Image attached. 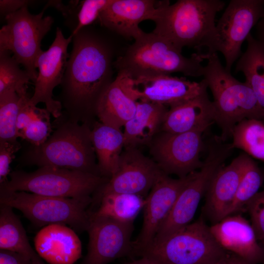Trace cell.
Returning a JSON list of instances; mask_svg holds the SVG:
<instances>
[{"label": "cell", "instance_id": "d4e9b609", "mask_svg": "<svg viewBox=\"0 0 264 264\" xmlns=\"http://www.w3.org/2000/svg\"><path fill=\"white\" fill-rule=\"evenodd\" d=\"M91 131L100 175L110 179L117 170L122 149L124 147L123 132L115 128L95 121Z\"/></svg>", "mask_w": 264, "mask_h": 264}, {"label": "cell", "instance_id": "6da1fadb", "mask_svg": "<svg viewBox=\"0 0 264 264\" xmlns=\"http://www.w3.org/2000/svg\"><path fill=\"white\" fill-rule=\"evenodd\" d=\"M111 33L91 25L72 36L58 100L67 118L90 126L96 116L99 98L115 79L113 63L118 56Z\"/></svg>", "mask_w": 264, "mask_h": 264}, {"label": "cell", "instance_id": "836d02e7", "mask_svg": "<svg viewBox=\"0 0 264 264\" xmlns=\"http://www.w3.org/2000/svg\"><path fill=\"white\" fill-rule=\"evenodd\" d=\"M50 114L46 108L41 109L39 113L19 134V137L26 140L33 146H38L44 143L52 132Z\"/></svg>", "mask_w": 264, "mask_h": 264}, {"label": "cell", "instance_id": "9a60e30c", "mask_svg": "<svg viewBox=\"0 0 264 264\" xmlns=\"http://www.w3.org/2000/svg\"><path fill=\"white\" fill-rule=\"evenodd\" d=\"M163 173L153 159L144 155L136 148H125L117 171L94 194L92 203L97 204L103 196L111 193L145 197Z\"/></svg>", "mask_w": 264, "mask_h": 264}, {"label": "cell", "instance_id": "3957f363", "mask_svg": "<svg viewBox=\"0 0 264 264\" xmlns=\"http://www.w3.org/2000/svg\"><path fill=\"white\" fill-rule=\"evenodd\" d=\"M204 60L202 53L185 57L165 39L144 32L116 58L113 66L117 73L132 79L175 72L198 77L202 76Z\"/></svg>", "mask_w": 264, "mask_h": 264}, {"label": "cell", "instance_id": "5b68a950", "mask_svg": "<svg viewBox=\"0 0 264 264\" xmlns=\"http://www.w3.org/2000/svg\"><path fill=\"white\" fill-rule=\"evenodd\" d=\"M66 118L44 143L32 146L21 159L40 167L51 166L101 176L96 162L90 127Z\"/></svg>", "mask_w": 264, "mask_h": 264}, {"label": "cell", "instance_id": "7a4b0ae2", "mask_svg": "<svg viewBox=\"0 0 264 264\" xmlns=\"http://www.w3.org/2000/svg\"><path fill=\"white\" fill-rule=\"evenodd\" d=\"M225 2L220 0L158 1L150 20L155 26L152 32L165 39L182 52L185 47L200 49L213 33L216 16Z\"/></svg>", "mask_w": 264, "mask_h": 264}, {"label": "cell", "instance_id": "44dd1931", "mask_svg": "<svg viewBox=\"0 0 264 264\" xmlns=\"http://www.w3.org/2000/svg\"><path fill=\"white\" fill-rule=\"evenodd\" d=\"M36 252L49 264H74L82 256V243L75 231L63 224L42 227L34 238Z\"/></svg>", "mask_w": 264, "mask_h": 264}, {"label": "cell", "instance_id": "603a6c76", "mask_svg": "<svg viewBox=\"0 0 264 264\" xmlns=\"http://www.w3.org/2000/svg\"><path fill=\"white\" fill-rule=\"evenodd\" d=\"M168 110L163 105L137 101L134 116L124 126V147L150 143L161 129Z\"/></svg>", "mask_w": 264, "mask_h": 264}, {"label": "cell", "instance_id": "8992f818", "mask_svg": "<svg viewBox=\"0 0 264 264\" xmlns=\"http://www.w3.org/2000/svg\"><path fill=\"white\" fill-rule=\"evenodd\" d=\"M228 253L201 218L152 243L137 256L155 264H213L226 258Z\"/></svg>", "mask_w": 264, "mask_h": 264}, {"label": "cell", "instance_id": "f35d334b", "mask_svg": "<svg viewBox=\"0 0 264 264\" xmlns=\"http://www.w3.org/2000/svg\"><path fill=\"white\" fill-rule=\"evenodd\" d=\"M264 44V15L256 24V38Z\"/></svg>", "mask_w": 264, "mask_h": 264}, {"label": "cell", "instance_id": "74e56055", "mask_svg": "<svg viewBox=\"0 0 264 264\" xmlns=\"http://www.w3.org/2000/svg\"><path fill=\"white\" fill-rule=\"evenodd\" d=\"M0 264H34L26 257L12 251L0 249Z\"/></svg>", "mask_w": 264, "mask_h": 264}, {"label": "cell", "instance_id": "30bf717a", "mask_svg": "<svg viewBox=\"0 0 264 264\" xmlns=\"http://www.w3.org/2000/svg\"><path fill=\"white\" fill-rule=\"evenodd\" d=\"M45 10L44 8L39 14H32L28 7H24L6 16V24L0 30V51L12 53L34 83L38 73L36 60L43 51L41 42L54 22L52 17H44Z\"/></svg>", "mask_w": 264, "mask_h": 264}, {"label": "cell", "instance_id": "e0dca14e", "mask_svg": "<svg viewBox=\"0 0 264 264\" xmlns=\"http://www.w3.org/2000/svg\"><path fill=\"white\" fill-rule=\"evenodd\" d=\"M193 173L183 177L173 178L163 173L146 197L143 221L140 232L133 242L132 255L137 256L153 242L178 195L189 181Z\"/></svg>", "mask_w": 264, "mask_h": 264}, {"label": "cell", "instance_id": "d6986e66", "mask_svg": "<svg viewBox=\"0 0 264 264\" xmlns=\"http://www.w3.org/2000/svg\"><path fill=\"white\" fill-rule=\"evenodd\" d=\"M247 154L242 153L215 174L205 193L204 216L213 224L229 215L243 172Z\"/></svg>", "mask_w": 264, "mask_h": 264}, {"label": "cell", "instance_id": "7bdbcfd3", "mask_svg": "<svg viewBox=\"0 0 264 264\" xmlns=\"http://www.w3.org/2000/svg\"><path fill=\"white\" fill-rule=\"evenodd\" d=\"M261 245L262 247V248H263V253H264V258H263V262L262 263V264H264V240L263 241H261Z\"/></svg>", "mask_w": 264, "mask_h": 264}, {"label": "cell", "instance_id": "ba28073f", "mask_svg": "<svg viewBox=\"0 0 264 264\" xmlns=\"http://www.w3.org/2000/svg\"><path fill=\"white\" fill-rule=\"evenodd\" d=\"M92 203L91 197L81 199L58 198L24 191L0 190V204L20 210L38 227L63 224L79 232L87 231L90 218L88 207Z\"/></svg>", "mask_w": 264, "mask_h": 264}, {"label": "cell", "instance_id": "5bb4252c", "mask_svg": "<svg viewBox=\"0 0 264 264\" xmlns=\"http://www.w3.org/2000/svg\"><path fill=\"white\" fill-rule=\"evenodd\" d=\"M126 93L136 101L152 102L172 108L198 95L205 85L184 77L158 75L132 79L117 73Z\"/></svg>", "mask_w": 264, "mask_h": 264}, {"label": "cell", "instance_id": "277c9868", "mask_svg": "<svg viewBox=\"0 0 264 264\" xmlns=\"http://www.w3.org/2000/svg\"><path fill=\"white\" fill-rule=\"evenodd\" d=\"M207 60L202 76L213 95L214 121L221 130L225 142L232 137L235 126L245 119L263 120V113L249 85L235 79L226 70L217 53H202Z\"/></svg>", "mask_w": 264, "mask_h": 264}, {"label": "cell", "instance_id": "1f68e13d", "mask_svg": "<svg viewBox=\"0 0 264 264\" xmlns=\"http://www.w3.org/2000/svg\"><path fill=\"white\" fill-rule=\"evenodd\" d=\"M19 65L10 51H0V95L9 91L18 94L27 88L31 78Z\"/></svg>", "mask_w": 264, "mask_h": 264}, {"label": "cell", "instance_id": "2e32d148", "mask_svg": "<svg viewBox=\"0 0 264 264\" xmlns=\"http://www.w3.org/2000/svg\"><path fill=\"white\" fill-rule=\"evenodd\" d=\"M72 40L70 35L65 38L61 29L57 27L54 40L46 51L40 54L36 62L39 72L29 102L35 106L44 103L46 109L56 118L62 116L63 108L58 100L53 99V91L61 84L69 56L67 47Z\"/></svg>", "mask_w": 264, "mask_h": 264}, {"label": "cell", "instance_id": "7402d4cb", "mask_svg": "<svg viewBox=\"0 0 264 264\" xmlns=\"http://www.w3.org/2000/svg\"><path fill=\"white\" fill-rule=\"evenodd\" d=\"M207 86L195 97L176 106L166 112L161 131L178 133L192 131L205 124L214 123V108L208 97Z\"/></svg>", "mask_w": 264, "mask_h": 264}, {"label": "cell", "instance_id": "ab89813d", "mask_svg": "<svg viewBox=\"0 0 264 264\" xmlns=\"http://www.w3.org/2000/svg\"><path fill=\"white\" fill-rule=\"evenodd\" d=\"M226 264H249L234 254L229 252L226 259Z\"/></svg>", "mask_w": 264, "mask_h": 264}, {"label": "cell", "instance_id": "ac0fdd59", "mask_svg": "<svg viewBox=\"0 0 264 264\" xmlns=\"http://www.w3.org/2000/svg\"><path fill=\"white\" fill-rule=\"evenodd\" d=\"M214 238L225 250L249 264H262L264 253L251 223L239 214L229 215L210 226Z\"/></svg>", "mask_w": 264, "mask_h": 264}, {"label": "cell", "instance_id": "484cf974", "mask_svg": "<svg viewBox=\"0 0 264 264\" xmlns=\"http://www.w3.org/2000/svg\"><path fill=\"white\" fill-rule=\"evenodd\" d=\"M0 249L21 254L34 264H45L30 244L22 223L13 208L2 204H0Z\"/></svg>", "mask_w": 264, "mask_h": 264}, {"label": "cell", "instance_id": "9c48e42d", "mask_svg": "<svg viewBox=\"0 0 264 264\" xmlns=\"http://www.w3.org/2000/svg\"><path fill=\"white\" fill-rule=\"evenodd\" d=\"M233 149L231 143H225L219 136H215L210 139L203 165L199 171L193 173L191 178L178 195L169 215L158 229L153 243L164 240L190 223L213 176L231 155Z\"/></svg>", "mask_w": 264, "mask_h": 264}, {"label": "cell", "instance_id": "4316f807", "mask_svg": "<svg viewBox=\"0 0 264 264\" xmlns=\"http://www.w3.org/2000/svg\"><path fill=\"white\" fill-rule=\"evenodd\" d=\"M246 51L236 65V72H242L253 90L263 113L264 121V44L250 34Z\"/></svg>", "mask_w": 264, "mask_h": 264}, {"label": "cell", "instance_id": "d6a6232c", "mask_svg": "<svg viewBox=\"0 0 264 264\" xmlns=\"http://www.w3.org/2000/svg\"><path fill=\"white\" fill-rule=\"evenodd\" d=\"M19 104L20 96L16 92L0 95V142L17 141L16 124Z\"/></svg>", "mask_w": 264, "mask_h": 264}, {"label": "cell", "instance_id": "7c38bea8", "mask_svg": "<svg viewBox=\"0 0 264 264\" xmlns=\"http://www.w3.org/2000/svg\"><path fill=\"white\" fill-rule=\"evenodd\" d=\"M213 123L182 133L161 131L150 143L153 160L168 175L174 174L180 178L197 171L203 164L200 160L204 147L202 134Z\"/></svg>", "mask_w": 264, "mask_h": 264}, {"label": "cell", "instance_id": "4dcf8cb0", "mask_svg": "<svg viewBox=\"0 0 264 264\" xmlns=\"http://www.w3.org/2000/svg\"><path fill=\"white\" fill-rule=\"evenodd\" d=\"M263 180L264 176L261 169L251 157L247 154L243 172L229 215L237 214L245 208L249 201L259 192Z\"/></svg>", "mask_w": 264, "mask_h": 264}, {"label": "cell", "instance_id": "ffe728a7", "mask_svg": "<svg viewBox=\"0 0 264 264\" xmlns=\"http://www.w3.org/2000/svg\"><path fill=\"white\" fill-rule=\"evenodd\" d=\"M158 2L154 0H112L97 22L112 33L135 40L144 32L139 23L150 19Z\"/></svg>", "mask_w": 264, "mask_h": 264}, {"label": "cell", "instance_id": "cb8c5ba5", "mask_svg": "<svg viewBox=\"0 0 264 264\" xmlns=\"http://www.w3.org/2000/svg\"><path fill=\"white\" fill-rule=\"evenodd\" d=\"M136 107L137 101L126 93L117 75L99 98L95 115L101 123L120 129L134 116Z\"/></svg>", "mask_w": 264, "mask_h": 264}, {"label": "cell", "instance_id": "60d3db41", "mask_svg": "<svg viewBox=\"0 0 264 264\" xmlns=\"http://www.w3.org/2000/svg\"><path fill=\"white\" fill-rule=\"evenodd\" d=\"M123 264H155L146 257H142L139 259Z\"/></svg>", "mask_w": 264, "mask_h": 264}, {"label": "cell", "instance_id": "8d00e7d4", "mask_svg": "<svg viewBox=\"0 0 264 264\" xmlns=\"http://www.w3.org/2000/svg\"><path fill=\"white\" fill-rule=\"evenodd\" d=\"M34 2L26 0H0V17L4 18L8 15L14 13L24 7H28Z\"/></svg>", "mask_w": 264, "mask_h": 264}, {"label": "cell", "instance_id": "83f0119b", "mask_svg": "<svg viewBox=\"0 0 264 264\" xmlns=\"http://www.w3.org/2000/svg\"><path fill=\"white\" fill-rule=\"evenodd\" d=\"M112 0H75L64 4L61 0H49L44 8L52 7L60 11L65 25L73 36L81 29L91 25L97 21L103 10Z\"/></svg>", "mask_w": 264, "mask_h": 264}, {"label": "cell", "instance_id": "e575fe53", "mask_svg": "<svg viewBox=\"0 0 264 264\" xmlns=\"http://www.w3.org/2000/svg\"><path fill=\"white\" fill-rule=\"evenodd\" d=\"M258 240H264V190L259 192L245 206Z\"/></svg>", "mask_w": 264, "mask_h": 264}, {"label": "cell", "instance_id": "b9f144b4", "mask_svg": "<svg viewBox=\"0 0 264 264\" xmlns=\"http://www.w3.org/2000/svg\"><path fill=\"white\" fill-rule=\"evenodd\" d=\"M228 255V254H227ZM226 257V258H225L224 259L220 260V261H219L217 262H216L213 264H226V257Z\"/></svg>", "mask_w": 264, "mask_h": 264}, {"label": "cell", "instance_id": "52a82bcc", "mask_svg": "<svg viewBox=\"0 0 264 264\" xmlns=\"http://www.w3.org/2000/svg\"><path fill=\"white\" fill-rule=\"evenodd\" d=\"M9 176V180L0 184V190L80 199L90 198L109 179L91 173L51 166L41 167L29 173L14 171Z\"/></svg>", "mask_w": 264, "mask_h": 264}, {"label": "cell", "instance_id": "d590c367", "mask_svg": "<svg viewBox=\"0 0 264 264\" xmlns=\"http://www.w3.org/2000/svg\"><path fill=\"white\" fill-rule=\"evenodd\" d=\"M20 148L18 141L0 142V184L8 180L7 176L10 173V164L15 158V153Z\"/></svg>", "mask_w": 264, "mask_h": 264}, {"label": "cell", "instance_id": "8fae6325", "mask_svg": "<svg viewBox=\"0 0 264 264\" xmlns=\"http://www.w3.org/2000/svg\"><path fill=\"white\" fill-rule=\"evenodd\" d=\"M264 15V0H231L203 47L206 53L220 52L225 68L231 72L234 63L242 55L241 47Z\"/></svg>", "mask_w": 264, "mask_h": 264}, {"label": "cell", "instance_id": "f1b7e54d", "mask_svg": "<svg viewBox=\"0 0 264 264\" xmlns=\"http://www.w3.org/2000/svg\"><path fill=\"white\" fill-rule=\"evenodd\" d=\"M146 198L135 194L111 193L103 196L92 212L96 215L108 217L123 222H133L143 209Z\"/></svg>", "mask_w": 264, "mask_h": 264}, {"label": "cell", "instance_id": "4fadbf2b", "mask_svg": "<svg viewBox=\"0 0 264 264\" xmlns=\"http://www.w3.org/2000/svg\"><path fill=\"white\" fill-rule=\"evenodd\" d=\"M88 252L81 264H108L132 255L133 222H123L89 211Z\"/></svg>", "mask_w": 264, "mask_h": 264}, {"label": "cell", "instance_id": "f546056e", "mask_svg": "<svg viewBox=\"0 0 264 264\" xmlns=\"http://www.w3.org/2000/svg\"><path fill=\"white\" fill-rule=\"evenodd\" d=\"M233 148L244 151L251 157L264 162V121L245 119L234 127L232 134Z\"/></svg>", "mask_w": 264, "mask_h": 264}]
</instances>
